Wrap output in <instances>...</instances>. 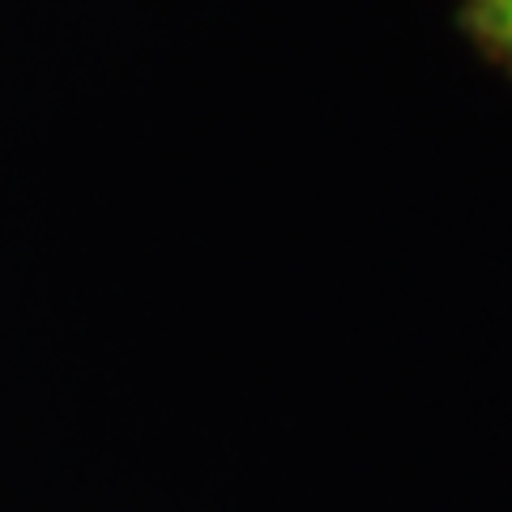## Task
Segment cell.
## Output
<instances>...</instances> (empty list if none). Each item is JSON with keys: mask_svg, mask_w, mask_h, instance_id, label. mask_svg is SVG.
Here are the masks:
<instances>
[{"mask_svg": "<svg viewBox=\"0 0 512 512\" xmlns=\"http://www.w3.org/2000/svg\"><path fill=\"white\" fill-rule=\"evenodd\" d=\"M478 18H483L487 35L512 52V0H474Z\"/></svg>", "mask_w": 512, "mask_h": 512, "instance_id": "6da1fadb", "label": "cell"}]
</instances>
